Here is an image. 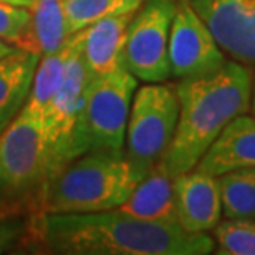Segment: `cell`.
I'll return each instance as SVG.
<instances>
[{
	"instance_id": "obj_1",
	"label": "cell",
	"mask_w": 255,
	"mask_h": 255,
	"mask_svg": "<svg viewBox=\"0 0 255 255\" xmlns=\"http://www.w3.org/2000/svg\"><path fill=\"white\" fill-rule=\"evenodd\" d=\"M27 247L52 255H207L214 239L179 224L141 221L120 209L85 214L35 212L27 222Z\"/></svg>"
},
{
	"instance_id": "obj_2",
	"label": "cell",
	"mask_w": 255,
	"mask_h": 255,
	"mask_svg": "<svg viewBox=\"0 0 255 255\" xmlns=\"http://www.w3.org/2000/svg\"><path fill=\"white\" fill-rule=\"evenodd\" d=\"M174 86L179 116L174 137L159 162L171 177L194 169L224 128L251 110L252 71L227 60L212 73L182 78Z\"/></svg>"
},
{
	"instance_id": "obj_3",
	"label": "cell",
	"mask_w": 255,
	"mask_h": 255,
	"mask_svg": "<svg viewBox=\"0 0 255 255\" xmlns=\"http://www.w3.org/2000/svg\"><path fill=\"white\" fill-rule=\"evenodd\" d=\"M146 174L125 156L86 152L48 179L37 212L85 214L118 209Z\"/></svg>"
},
{
	"instance_id": "obj_4",
	"label": "cell",
	"mask_w": 255,
	"mask_h": 255,
	"mask_svg": "<svg viewBox=\"0 0 255 255\" xmlns=\"http://www.w3.org/2000/svg\"><path fill=\"white\" fill-rule=\"evenodd\" d=\"M52 172L47 125L20 111L0 134V196L33 197L35 204Z\"/></svg>"
},
{
	"instance_id": "obj_5",
	"label": "cell",
	"mask_w": 255,
	"mask_h": 255,
	"mask_svg": "<svg viewBox=\"0 0 255 255\" xmlns=\"http://www.w3.org/2000/svg\"><path fill=\"white\" fill-rule=\"evenodd\" d=\"M179 101L176 86L146 83L136 88L126 126L125 157L147 174L164 157L174 137Z\"/></svg>"
},
{
	"instance_id": "obj_6",
	"label": "cell",
	"mask_w": 255,
	"mask_h": 255,
	"mask_svg": "<svg viewBox=\"0 0 255 255\" xmlns=\"http://www.w3.org/2000/svg\"><path fill=\"white\" fill-rule=\"evenodd\" d=\"M91 78L93 75L90 73L81 52L80 33V40L75 45L66 65L63 81L45 116L50 147H52L50 177L90 151V139L85 123V103L86 90Z\"/></svg>"
},
{
	"instance_id": "obj_7",
	"label": "cell",
	"mask_w": 255,
	"mask_h": 255,
	"mask_svg": "<svg viewBox=\"0 0 255 255\" xmlns=\"http://www.w3.org/2000/svg\"><path fill=\"white\" fill-rule=\"evenodd\" d=\"M136 88L137 78L126 66L91 78L85 103L88 152L125 156L126 126Z\"/></svg>"
},
{
	"instance_id": "obj_8",
	"label": "cell",
	"mask_w": 255,
	"mask_h": 255,
	"mask_svg": "<svg viewBox=\"0 0 255 255\" xmlns=\"http://www.w3.org/2000/svg\"><path fill=\"white\" fill-rule=\"evenodd\" d=\"M177 0H144L128 27L123 63L144 83H161L171 76L169 32Z\"/></svg>"
},
{
	"instance_id": "obj_9",
	"label": "cell",
	"mask_w": 255,
	"mask_h": 255,
	"mask_svg": "<svg viewBox=\"0 0 255 255\" xmlns=\"http://www.w3.org/2000/svg\"><path fill=\"white\" fill-rule=\"evenodd\" d=\"M167 57L171 76L177 80L212 73L227 62V55L189 0H177Z\"/></svg>"
},
{
	"instance_id": "obj_10",
	"label": "cell",
	"mask_w": 255,
	"mask_h": 255,
	"mask_svg": "<svg viewBox=\"0 0 255 255\" xmlns=\"http://www.w3.org/2000/svg\"><path fill=\"white\" fill-rule=\"evenodd\" d=\"M219 47L234 62L255 66V0H189Z\"/></svg>"
},
{
	"instance_id": "obj_11",
	"label": "cell",
	"mask_w": 255,
	"mask_h": 255,
	"mask_svg": "<svg viewBox=\"0 0 255 255\" xmlns=\"http://www.w3.org/2000/svg\"><path fill=\"white\" fill-rule=\"evenodd\" d=\"M177 224L189 234H209L222 219L217 176L199 169L172 177Z\"/></svg>"
},
{
	"instance_id": "obj_12",
	"label": "cell",
	"mask_w": 255,
	"mask_h": 255,
	"mask_svg": "<svg viewBox=\"0 0 255 255\" xmlns=\"http://www.w3.org/2000/svg\"><path fill=\"white\" fill-rule=\"evenodd\" d=\"M246 167H255V118L241 115L221 131L196 169L221 176Z\"/></svg>"
},
{
	"instance_id": "obj_13",
	"label": "cell",
	"mask_w": 255,
	"mask_h": 255,
	"mask_svg": "<svg viewBox=\"0 0 255 255\" xmlns=\"http://www.w3.org/2000/svg\"><path fill=\"white\" fill-rule=\"evenodd\" d=\"M134 12L101 18L81 30V52L93 76H101L125 66L128 27Z\"/></svg>"
},
{
	"instance_id": "obj_14",
	"label": "cell",
	"mask_w": 255,
	"mask_h": 255,
	"mask_svg": "<svg viewBox=\"0 0 255 255\" xmlns=\"http://www.w3.org/2000/svg\"><path fill=\"white\" fill-rule=\"evenodd\" d=\"M118 209L141 221L177 224L172 177L157 164L142 177Z\"/></svg>"
},
{
	"instance_id": "obj_15",
	"label": "cell",
	"mask_w": 255,
	"mask_h": 255,
	"mask_svg": "<svg viewBox=\"0 0 255 255\" xmlns=\"http://www.w3.org/2000/svg\"><path fill=\"white\" fill-rule=\"evenodd\" d=\"M38 60V55L22 48L0 58V134L22 111Z\"/></svg>"
},
{
	"instance_id": "obj_16",
	"label": "cell",
	"mask_w": 255,
	"mask_h": 255,
	"mask_svg": "<svg viewBox=\"0 0 255 255\" xmlns=\"http://www.w3.org/2000/svg\"><path fill=\"white\" fill-rule=\"evenodd\" d=\"M80 33L81 30L75 32L68 38V42L60 50H57V52L40 57L32 78V85H30L27 101H25L22 108V113L45 121L50 103H52L55 93L58 91L60 85L63 81L66 65H68L70 55L73 52L75 45L78 43Z\"/></svg>"
},
{
	"instance_id": "obj_17",
	"label": "cell",
	"mask_w": 255,
	"mask_h": 255,
	"mask_svg": "<svg viewBox=\"0 0 255 255\" xmlns=\"http://www.w3.org/2000/svg\"><path fill=\"white\" fill-rule=\"evenodd\" d=\"M71 35L62 0H35L30 7V23L20 48L43 57L62 48Z\"/></svg>"
},
{
	"instance_id": "obj_18",
	"label": "cell",
	"mask_w": 255,
	"mask_h": 255,
	"mask_svg": "<svg viewBox=\"0 0 255 255\" xmlns=\"http://www.w3.org/2000/svg\"><path fill=\"white\" fill-rule=\"evenodd\" d=\"M222 216L255 221V167L229 171L217 176Z\"/></svg>"
},
{
	"instance_id": "obj_19",
	"label": "cell",
	"mask_w": 255,
	"mask_h": 255,
	"mask_svg": "<svg viewBox=\"0 0 255 255\" xmlns=\"http://www.w3.org/2000/svg\"><path fill=\"white\" fill-rule=\"evenodd\" d=\"M144 0H62L70 33L83 30L101 18L136 12Z\"/></svg>"
},
{
	"instance_id": "obj_20",
	"label": "cell",
	"mask_w": 255,
	"mask_h": 255,
	"mask_svg": "<svg viewBox=\"0 0 255 255\" xmlns=\"http://www.w3.org/2000/svg\"><path fill=\"white\" fill-rule=\"evenodd\" d=\"M216 254L255 255V221L252 219H221L212 229Z\"/></svg>"
},
{
	"instance_id": "obj_21",
	"label": "cell",
	"mask_w": 255,
	"mask_h": 255,
	"mask_svg": "<svg viewBox=\"0 0 255 255\" xmlns=\"http://www.w3.org/2000/svg\"><path fill=\"white\" fill-rule=\"evenodd\" d=\"M30 23V8L0 0V40L20 48Z\"/></svg>"
},
{
	"instance_id": "obj_22",
	"label": "cell",
	"mask_w": 255,
	"mask_h": 255,
	"mask_svg": "<svg viewBox=\"0 0 255 255\" xmlns=\"http://www.w3.org/2000/svg\"><path fill=\"white\" fill-rule=\"evenodd\" d=\"M27 224L15 221L10 216L0 217V254L8 251L15 242L25 237Z\"/></svg>"
},
{
	"instance_id": "obj_23",
	"label": "cell",
	"mask_w": 255,
	"mask_h": 255,
	"mask_svg": "<svg viewBox=\"0 0 255 255\" xmlns=\"http://www.w3.org/2000/svg\"><path fill=\"white\" fill-rule=\"evenodd\" d=\"M15 50L13 45H10L7 42H3V40H0V58H3V57H7L8 53H12Z\"/></svg>"
},
{
	"instance_id": "obj_24",
	"label": "cell",
	"mask_w": 255,
	"mask_h": 255,
	"mask_svg": "<svg viewBox=\"0 0 255 255\" xmlns=\"http://www.w3.org/2000/svg\"><path fill=\"white\" fill-rule=\"evenodd\" d=\"M251 110L255 118V78L252 76V91H251Z\"/></svg>"
},
{
	"instance_id": "obj_25",
	"label": "cell",
	"mask_w": 255,
	"mask_h": 255,
	"mask_svg": "<svg viewBox=\"0 0 255 255\" xmlns=\"http://www.w3.org/2000/svg\"><path fill=\"white\" fill-rule=\"evenodd\" d=\"M33 2H35V0H12V3L20 5V7H27V8L32 7Z\"/></svg>"
},
{
	"instance_id": "obj_26",
	"label": "cell",
	"mask_w": 255,
	"mask_h": 255,
	"mask_svg": "<svg viewBox=\"0 0 255 255\" xmlns=\"http://www.w3.org/2000/svg\"><path fill=\"white\" fill-rule=\"evenodd\" d=\"M3 216H10V211L5 206H0V217H3Z\"/></svg>"
},
{
	"instance_id": "obj_27",
	"label": "cell",
	"mask_w": 255,
	"mask_h": 255,
	"mask_svg": "<svg viewBox=\"0 0 255 255\" xmlns=\"http://www.w3.org/2000/svg\"><path fill=\"white\" fill-rule=\"evenodd\" d=\"M3 2H10V3H12V0H3Z\"/></svg>"
}]
</instances>
